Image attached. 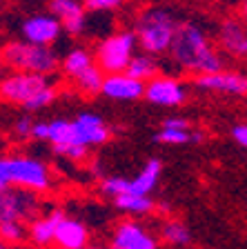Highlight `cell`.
<instances>
[{"mask_svg": "<svg viewBox=\"0 0 247 249\" xmlns=\"http://www.w3.org/2000/svg\"><path fill=\"white\" fill-rule=\"evenodd\" d=\"M167 53L180 71L194 73V76L216 73L225 69L223 56L211 45L205 29L196 22H180Z\"/></svg>", "mask_w": 247, "mask_h": 249, "instance_id": "1", "label": "cell"}, {"mask_svg": "<svg viewBox=\"0 0 247 249\" xmlns=\"http://www.w3.org/2000/svg\"><path fill=\"white\" fill-rule=\"evenodd\" d=\"M178 25L180 20L170 9H165V7H150V9L138 14L132 31H134L136 42L143 49V53H150V56L156 58L167 53Z\"/></svg>", "mask_w": 247, "mask_h": 249, "instance_id": "2", "label": "cell"}, {"mask_svg": "<svg viewBox=\"0 0 247 249\" xmlns=\"http://www.w3.org/2000/svg\"><path fill=\"white\" fill-rule=\"evenodd\" d=\"M0 180L9 187L40 194L52 187V171L40 158L0 156Z\"/></svg>", "mask_w": 247, "mask_h": 249, "instance_id": "3", "label": "cell"}, {"mask_svg": "<svg viewBox=\"0 0 247 249\" xmlns=\"http://www.w3.org/2000/svg\"><path fill=\"white\" fill-rule=\"evenodd\" d=\"M2 60L14 71H27V73H42L52 76L60 65V58L52 47L34 45L27 40H14L7 42L0 52Z\"/></svg>", "mask_w": 247, "mask_h": 249, "instance_id": "4", "label": "cell"}, {"mask_svg": "<svg viewBox=\"0 0 247 249\" xmlns=\"http://www.w3.org/2000/svg\"><path fill=\"white\" fill-rule=\"evenodd\" d=\"M138 49V42L132 29H120L105 36L94 49V62L98 69L107 76V73H123L127 69L132 56Z\"/></svg>", "mask_w": 247, "mask_h": 249, "instance_id": "5", "label": "cell"}, {"mask_svg": "<svg viewBox=\"0 0 247 249\" xmlns=\"http://www.w3.org/2000/svg\"><path fill=\"white\" fill-rule=\"evenodd\" d=\"M31 138L47 140L58 156H65L69 160H82L89 151V147L78 142L76 134H74L72 120H65V118H56V120H49V123L34 120Z\"/></svg>", "mask_w": 247, "mask_h": 249, "instance_id": "6", "label": "cell"}, {"mask_svg": "<svg viewBox=\"0 0 247 249\" xmlns=\"http://www.w3.org/2000/svg\"><path fill=\"white\" fill-rule=\"evenodd\" d=\"M52 80L42 73H27V71H14L9 76L0 78V100L9 105H25L31 96H36L40 89L49 87Z\"/></svg>", "mask_w": 247, "mask_h": 249, "instance_id": "7", "label": "cell"}, {"mask_svg": "<svg viewBox=\"0 0 247 249\" xmlns=\"http://www.w3.org/2000/svg\"><path fill=\"white\" fill-rule=\"evenodd\" d=\"M38 212H40V200L34 192L18 189V187H7L0 192V223L34 220Z\"/></svg>", "mask_w": 247, "mask_h": 249, "instance_id": "8", "label": "cell"}, {"mask_svg": "<svg viewBox=\"0 0 247 249\" xmlns=\"http://www.w3.org/2000/svg\"><path fill=\"white\" fill-rule=\"evenodd\" d=\"M145 100L156 107H180L187 100V87L178 78L171 76H154L145 83Z\"/></svg>", "mask_w": 247, "mask_h": 249, "instance_id": "9", "label": "cell"}, {"mask_svg": "<svg viewBox=\"0 0 247 249\" xmlns=\"http://www.w3.org/2000/svg\"><path fill=\"white\" fill-rule=\"evenodd\" d=\"M194 87L201 91L225 93V96H247V76L241 71L221 69L216 73H203L194 78Z\"/></svg>", "mask_w": 247, "mask_h": 249, "instance_id": "10", "label": "cell"}, {"mask_svg": "<svg viewBox=\"0 0 247 249\" xmlns=\"http://www.w3.org/2000/svg\"><path fill=\"white\" fill-rule=\"evenodd\" d=\"M20 34H22V40H27V42L52 47L54 42L60 40L62 25L49 11L47 14H34L20 25Z\"/></svg>", "mask_w": 247, "mask_h": 249, "instance_id": "11", "label": "cell"}, {"mask_svg": "<svg viewBox=\"0 0 247 249\" xmlns=\"http://www.w3.org/2000/svg\"><path fill=\"white\" fill-rule=\"evenodd\" d=\"M112 249H158V238L145 225L123 220L112 233Z\"/></svg>", "mask_w": 247, "mask_h": 249, "instance_id": "12", "label": "cell"}, {"mask_svg": "<svg viewBox=\"0 0 247 249\" xmlns=\"http://www.w3.org/2000/svg\"><path fill=\"white\" fill-rule=\"evenodd\" d=\"M49 14L58 18L62 25V31L72 36H80L87 27V9L82 0H49Z\"/></svg>", "mask_w": 247, "mask_h": 249, "instance_id": "13", "label": "cell"}, {"mask_svg": "<svg viewBox=\"0 0 247 249\" xmlns=\"http://www.w3.org/2000/svg\"><path fill=\"white\" fill-rule=\"evenodd\" d=\"M74 124V134H76L78 142H82L85 147H98L107 142L109 136H112V129L109 124L105 123L98 114H92V111H82L76 118L72 120Z\"/></svg>", "mask_w": 247, "mask_h": 249, "instance_id": "14", "label": "cell"}, {"mask_svg": "<svg viewBox=\"0 0 247 249\" xmlns=\"http://www.w3.org/2000/svg\"><path fill=\"white\" fill-rule=\"evenodd\" d=\"M100 93L112 100H138L145 93V83L136 80V78L127 76V73H107L103 80Z\"/></svg>", "mask_w": 247, "mask_h": 249, "instance_id": "15", "label": "cell"}, {"mask_svg": "<svg viewBox=\"0 0 247 249\" xmlns=\"http://www.w3.org/2000/svg\"><path fill=\"white\" fill-rule=\"evenodd\" d=\"M218 47L234 56H245V40H247V25L238 18H225L216 34Z\"/></svg>", "mask_w": 247, "mask_h": 249, "instance_id": "16", "label": "cell"}, {"mask_svg": "<svg viewBox=\"0 0 247 249\" xmlns=\"http://www.w3.org/2000/svg\"><path fill=\"white\" fill-rule=\"evenodd\" d=\"M54 243L60 249H85L89 245V229L76 218H62L56 225Z\"/></svg>", "mask_w": 247, "mask_h": 249, "instance_id": "17", "label": "cell"}, {"mask_svg": "<svg viewBox=\"0 0 247 249\" xmlns=\"http://www.w3.org/2000/svg\"><path fill=\"white\" fill-rule=\"evenodd\" d=\"M163 174V162L158 158H150L145 160V165L138 169V174L132 178H127V192L134 196H150L158 185V178Z\"/></svg>", "mask_w": 247, "mask_h": 249, "instance_id": "18", "label": "cell"}, {"mask_svg": "<svg viewBox=\"0 0 247 249\" xmlns=\"http://www.w3.org/2000/svg\"><path fill=\"white\" fill-rule=\"evenodd\" d=\"M65 218L62 209H52L42 218H34L29 220V227H27V236L34 245L38 247H49L54 243V233H56V225Z\"/></svg>", "mask_w": 247, "mask_h": 249, "instance_id": "19", "label": "cell"}, {"mask_svg": "<svg viewBox=\"0 0 247 249\" xmlns=\"http://www.w3.org/2000/svg\"><path fill=\"white\" fill-rule=\"evenodd\" d=\"M92 65H94V52L92 49H87V47H72V49L65 53V58L60 60L58 67L62 69V73H65L67 78H74L80 71H85L87 67H92Z\"/></svg>", "mask_w": 247, "mask_h": 249, "instance_id": "20", "label": "cell"}, {"mask_svg": "<svg viewBox=\"0 0 247 249\" xmlns=\"http://www.w3.org/2000/svg\"><path fill=\"white\" fill-rule=\"evenodd\" d=\"M158 71H160L158 60H156L154 56H150V53H134L132 60H129V65H127V69H125L127 76L136 78L140 83L152 80L154 76H158Z\"/></svg>", "mask_w": 247, "mask_h": 249, "instance_id": "21", "label": "cell"}, {"mask_svg": "<svg viewBox=\"0 0 247 249\" xmlns=\"http://www.w3.org/2000/svg\"><path fill=\"white\" fill-rule=\"evenodd\" d=\"M114 205L125 213H134V216H145L156 209V202L152 196H134V194H120L114 196Z\"/></svg>", "mask_w": 247, "mask_h": 249, "instance_id": "22", "label": "cell"}, {"mask_svg": "<svg viewBox=\"0 0 247 249\" xmlns=\"http://www.w3.org/2000/svg\"><path fill=\"white\" fill-rule=\"evenodd\" d=\"M74 85L78 87V91H82L85 96H96L100 93V87H103V80H105V73L98 69V65L94 62L92 67H87L85 71H80L78 76L72 78Z\"/></svg>", "mask_w": 247, "mask_h": 249, "instance_id": "23", "label": "cell"}, {"mask_svg": "<svg viewBox=\"0 0 247 249\" xmlns=\"http://www.w3.org/2000/svg\"><path fill=\"white\" fill-rule=\"evenodd\" d=\"M160 236L167 245L171 247H185V245L191 243V231L185 223L180 220H167V223L160 227Z\"/></svg>", "mask_w": 247, "mask_h": 249, "instance_id": "24", "label": "cell"}, {"mask_svg": "<svg viewBox=\"0 0 247 249\" xmlns=\"http://www.w3.org/2000/svg\"><path fill=\"white\" fill-rule=\"evenodd\" d=\"M27 238V227L20 220H7V223H0V243L9 245H20Z\"/></svg>", "mask_w": 247, "mask_h": 249, "instance_id": "25", "label": "cell"}, {"mask_svg": "<svg viewBox=\"0 0 247 249\" xmlns=\"http://www.w3.org/2000/svg\"><path fill=\"white\" fill-rule=\"evenodd\" d=\"M154 142H160V145H187V142H191V131L160 127L154 134Z\"/></svg>", "mask_w": 247, "mask_h": 249, "instance_id": "26", "label": "cell"}, {"mask_svg": "<svg viewBox=\"0 0 247 249\" xmlns=\"http://www.w3.org/2000/svg\"><path fill=\"white\" fill-rule=\"evenodd\" d=\"M56 93L58 91H56V87H54V83H52L49 87L40 89L36 96H31V98L22 105V109H25V111H40V109L49 107V105L56 100Z\"/></svg>", "mask_w": 247, "mask_h": 249, "instance_id": "27", "label": "cell"}, {"mask_svg": "<svg viewBox=\"0 0 247 249\" xmlns=\"http://www.w3.org/2000/svg\"><path fill=\"white\" fill-rule=\"evenodd\" d=\"M100 192L105 196H120V194L127 192V178L125 176H105L100 180Z\"/></svg>", "mask_w": 247, "mask_h": 249, "instance_id": "28", "label": "cell"}, {"mask_svg": "<svg viewBox=\"0 0 247 249\" xmlns=\"http://www.w3.org/2000/svg\"><path fill=\"white\" fill-rule=\"evenodd\" d=\"M82 5L87 11L100 14V11H116L118 7L125 5V0H82Z\"/></svg>", "mask_w": 247, "mask_h": 249, "instance_id": "29", "label": "cell"}, {"mask_svg": "<svg viewBox=\"0 0 247 249\" xmlns=\"http://www.w3.org/2000/svg\"><path fill=\"white\" fill-rule=\"evenodd\" d=\"M31 127H34V120L29 116H20L14 123V131L18 138H31Z\"/></svg>", "mask_w": 247, "mask_h": 249, "instance_id": "30", "label": "cell"}, {"mask_svg": "<svg viewBox=\"0 0 247 249\" xmlns=\"http://www.w3.org/2000/svg\"><path fill=\"white\" fill-rule=\"evenodd\" d=\"M232 138L236 140V145L245 147L247 149V124L241 123V124H234L232 127Z\"/></svg>", "mask_w": 247, "mask_h": 249, "instance_id": "31", "label": "cell"}, {"mask_svg": "<svg viewBox=\"0 0 247 249\" xmlns=\"http://www.w3.org/2000/svg\"><path fill=\"white\" fill-rule=\"evenodd\" d=\"M160 127H171V129H190V123L185 118H165Z\"/></svg>", "mask_w": 247, "mask_h": 249, "instance_id": "32", "label": "cell"}, {"mask_svg": "<svg viewBox=\"0 0 247 249\" xmlns=\"http://www.w3.org/2000/svg\"><path fill=\"white\" fill-rule=\"evenodd\" d=\"M241 18H243V22L247 25V0H243V5H241Z\"/></svg>", "mask_w": 247, "mask_h": 249, "instance_id": "33", "label": "cell"}, {"mask_svg": "<svg viewBox=\"0 0 247 249\" xmlns=\"http://www.w3.org/2000/svg\"><path fill=\"white\" fill-rule=\"evenodd\" d=\"M5 69H7V65H5V60H2V56H0V78L5 76Z\"/></svg>", "mask_w": 247, "mask_h": 249, "instance_id": "34", "label": "cell"}, {"mask_svg": "<svg viewBox=\"0 0 247 249\" xmlns=\"http://www.w3.org/2000/svg\"><path fill=\"white\" fill-rule=\"evenodd\" d=\"M85 249H109V247H105V245H87Z\"/></svg>", "mask_w": 247, "mask_h": 249, "instance_id": "35", "label": "cell"}, {"mask_svg": "<svg viewBox=\"0 0 247 249\" xmlns=\"http://www.w3.org/2000/svg\"><path fill=\"white\" fill-rule=\"evenodd\" d=\"M7 187H9V185H5V182L0 180V192H2V189H7Z\"/></svg>", "mask_w": 247, "mask_h": 249, "instance_id": "36", "label": "cell"}, {"mask_svg": "<svg viewBox=\"0 0 247 249\" xmlns=\"http://www.w3.org/2000/svg\"><path fill=\"white\" fill-rule=\"evenodd\" d=\"M0 249H9V245H5V243H0Z\"/></svg>", "mask_w": 247, "mask_h": 249, "instance_id": "37", "label": "cell"}, {"mask_svg": "<svg viewBox=\"0 0 247 249\" xmlns=\"http://www.w3.org/2000/svg\"><path fill=\"white\" fill-rule=\"evenodd\" d=\"M245 53H247V40H245Z\"/></svg>", "mask_w": 247, "mask_h": 249, "instance_id": "38", "label": "cell"}, {"mask_svg": "<svg viewBox=\"0 0 247 249\" xmlns=\"http://www.w3.org/2000/svg\"><path fill=\"white\" fill-rule=\"evenodd\" d=\"M214 2H218V0H214Z\"/></svg>", "mask_w": 247, "mask_h": 249, "instance_id": "39", "label": "cell"}, {"mask_svg": "<svg viewBox=\"0 0 247 249\" xmlns=\"http://www.w3.org/2000/svg\"><path fill=\"white\" fill-rule=\"evenodd\" d=\"M0 2H2V0H0Z\"/></svg>", "mask_w": 247, "mask_h": 249, "instance_id": "40", "label": "cell"}]
</instances>
